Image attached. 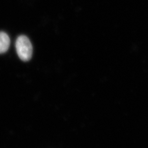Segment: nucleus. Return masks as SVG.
<instances>
[{
  "instance_id": "f257e3e1",
  "label": "nucleus",
  "mask_w": 148,
  "mask_h": 148,
  "mask_svg": "<svg viewBox=\"0 0 148 148\" xmlns=\"http://www.w3.org/2000/svg\"><path fill=\"white\" fill-rule=\"evenodd\" d=\"M16 53L21 60L27 62L30 60L32 56V46L28 37L25 35L19 36L16 42Z\"/></svg>"
},
{
  "instance_id": "f03ea898",
  "label": "nucleus",
  "mask_w": 148,
  "mask_h": 148,
  "mask_svg": "<svg viewBox=\"0 0 148 148\" xmlns=\"http://www.w3.org/2000/svg\"><path fill=\"white\" fill-rule=\"evenodd\" d=\"M10 38L4 32H0V54L6 52L10 46Z\"/></svg>"
}]
</instances>
